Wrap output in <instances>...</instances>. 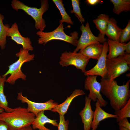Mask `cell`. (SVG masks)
<instances>
[{
    "instance_id": "1",
    "label": "cell",
    "mask_w": 130,
    "mask_h": 130,
    "mask_svg": "<svg viewBox=\"0 0 130 130\" xmlns=\"http://www.w3.org/2000/svg\"><path fill=\"white\" fill-rule=\"evenodd\" d=\"M130 82L129 79L125 84L119 85L115 80L102 78L101 79V92L109 99L115 111L123 107L130 98Z\"/></svg>"
},
{
    "instance_id": "2",
    "label": "cell",
    "mask_w": 130,
    "mask_h": 130,
    "mask_svg": "<svg viewBox=\"0 0 130 130\" xmlns=\"http://www.w3.org/2000/svg\"><path fill=\"white\" fill-rule=\"evenodd\" d=\"M36 116L27 108L19 106L10 112L0 114V120L4 122L9 129H15L31 125Z\"/></svg>"
},
{
    "instance_id": "3",
    "label": "cell",
    "mask_w": 130,
    "mask_h": 130,
    "mask_svg": "<svg viewBox=\"0 0 130 130\" xmlns=\"http://www.w3.org/2000/svg\"><path fill=\"white\" fill-rule=\"evenodd\" d=\"M41 6L39 8L29 6L18 0H13L11 2V5L16 11L22 10L31 16L35 21V28L43 31L46 25L43 16L48 10L49 4L47 0H41Z\"/></svg>"
},
{
    "instance_id": "4",
    "label": "cell",
    "mask_w": 130,
    "mask_h": 130,
    "mask_svg": "<svg viewBox=\"0 0 130 130\" xmlns=\"http://www.w3.org/2000/svg\"><path fill=\"white\" fill-rule=\"evenodd\" d=\"M29 51L28 50L21 48L19 51L16 53V56L19 58L18 59L8 66V70L2 76L4 77L9 74L10 75L6 79V82L14 84L16 81L18 79L20 78L23 80H26V76L22 71L21 67L24 63L30 62L34 59V54H30Z\"/></svg>"
},
{
    "instance_id": "5",
    "label": "cell",
    "mask_w": 130,
    "mask_h": 130,
    "mask_svg": "<svg viewBox=\"0 0 130 130\" xmlns=\"http://www.w3.org/2000/svg\"><path fill=\"white\" fill-rule=\"evenodd\" d=\"M63 24L61 23L52 31L47 32L38 31L36 33L39 37L38 40V43L45 45L51 40H57L64 41L76 46L78 39V33L76 31L74 32L71 33L70 36L65 32Z\"/></svg>"
},
{
    "instance_id": "6",
    "label": "cell",
    "mask_w": 130,
    "mask_h": 130,
    "mask_svg": "<svg viewBox=\"0 0 130 130\" xmlns=\"http://www.w3.org/2000/svg\"><path fill=\"white\" fill-rule=\"evenodd\" d=\"M106 78L110 80L115 78L130 69V53L125 52L117 58L107 59Z\"/></svg>"
},
{
    "instance_id": "7",
    "label": "cell",
    "mask_w": 130,
    "mask_h": 130,
    "mask_svg": "<svg viewBox=\"0 0 130 130\" xmlns=\"http://www.w3.org/2000/svg\"><path fill=\"white\" fill-rule=\"evenodd\" d=\"M80 29L82 33L81 37L78 40L76 48L73 52H80L87 46L95 44H103L107 41L105 37L99 33L98 36L94 35L90 28L89 25L87 22L84 26L82 24Z\"/></svg>"
},
{
    "instance_id": "8",
    "label": "cell",
    "mask_w": 130,
    "mask_h": 130,
    "mask_svg": "<svg viewBox=\"0 0 130 130\" xmlns=\"http://www.w3.org/2000/svg\"><path fill=\"white\" fill-rule=\"evenodd\" d=\"M89 60L80 52L66 51L61 54L59 63L62 67L73 65L84 73Z\"/></svg>"
},
{
    "instance_id": "9",
    "label": "cell",
    "mask_w": 130,
    "mask_h": 130,
    "mask_svg": "<svg viewBox=\"0 0 130 130\" xmlns=\"http://www.w3.org/2000/svg\"><path fill=\"white\" fill-rule=\"evenodd\" d=\"M97 75H91L87 76L84 82V88L89 91L87 96L94 102L99 101L101 107L106 106L107 101L103 98L101 93V85L100 83L97 80Z\"/></svg>"
},
{
    "instance_id": "10",
    "label": "cell",
    "mask_w": 130,
    "mask_h": 130,
    "mask_svg": "<svg viewBox=\"0 0 130 130\" xmlns=\"http://www.w3.org/2000/svg\"><path fill=\"white\" fill-rule=\"evenodd\" d=\"M17 98L23 103L27 105L28 110L34 114L36 116L40 112L45 110L52 111V109L58 104L51 99L43 103H37L31 101L26 96H23L21 92L18 93Z\"/></svg>"
},
{
    "instance_id": "11",
    "label": "cell",
    "mask_w": 130,
    "mask_h": 130,
    "mask_svg": "<svg viewBox=\"0 0 130 130\" xmlns=\"http://www.w3.org/2000/svg\"><path fill=\"white\" fill-rule=\"evenodd\" d=\"M109 51L108 45L106 41L103 44L102 52L97 64L93 68L84 73L85 76L94 75L100 76L102 78H106L107 55Z\"/></svg>"
},
{
    "instance_id": "12",
    "label": "cell",
    "mask_w": 130,
    "mask_h": 130,
    "mask_svg": "<svg viewBox=\"0 0 130 130\" xmlns=\"http://www.w3.org/2000/svg\"><path fill=\"white\" fill-rule=\"evenodd\" d=\"M6 36L10 37L11 39L17 44L21 45L23 49L31 51L33 50V48L32 46L30 39L27 37H23L21 35L16 22L13 24L11 27L8 26Z\"/></svg>"
},
{
    "instance_id": "13",
    "label": "cell",
    "mask_w": 130,
    "mask_h": 130,
    "mask_svg": "<svg viewBox=\"0 0 130 130\" xmlns=\"http://www.w3.org/2000/svg\"><path fill=\"white\" fill-rule=\"evenodd\" d=\"M84 107L79 113L82 123L84 125V130H90L94 115V111L91 108V100L87 96L85 98Z\"/></svg>"
},
{
    "instance_id": "14",
    "label": "cell",
    "mask_w": 130,
    "mask_h": 130,
    "mask_svg": "<svg viewBox=\"0 0 130 130\" xmlns=\"http://www.w3.org/2000/svg\"><path fill=\"white\" fill-rule=\"evenodd\" d=\"M85 94L84 92L82 90L75 89L69 97H67L64 102L58 104L52 109V111L58 112L59 115L64 116L67 112L69 106L73 100L77 97L84 95Z\"/></svg>"
},
{
    "instance_id": "15",
    "label": "cell",
    "mask_w": 130,
    "mask_h": 130,
    "mask_svg": "<svg viewBox=\"0 0 130 130\" xmlns=\"http://www.w3.org/2000/svg\"><path fill=\"white\" fill-rule=\"evenodd\" d=\"M57 120H53L48 118L44 114V111L39 112L36 116L32 125L33 130H51L45 126L46 124H50L54 126H58V123Z\"/></svg>"
},
{
    "instance_id": "16",
    "label": "cell",
    "mask_w": 130,
    "mask_h": 130,
    "mask_svg": "<svg viewBox=\"0 0 130 130\" xmlns=\"http://www.w3.org/2000/svg\"><path fill=\"white\" fill-rule=\"evenodd\" d=\"M95 106L93 120L91 126L92 129L96 130L99 125L100 122L103 120L108 118H116L117 117V115L108 113L102 109L100 106L98 99L96 103Z\"/></svg>"
},
{
    "instance_id": "17",
    "label": "cell",
    "mask_w": 130,
    "mask_h": 130,
    "mask_svg": "<svg viewBox=\"0 0 130 130\" xmlns=\"http://www.w3.org/2000/svg\"><path fill=\"white\" fill-rule=\"evenodd\" d=\"M107 40L109 48V52L107 55V59L117 58L125 52V43H122L109 39Z\"/></svg>"
},
{
    "instance_id": "18",
    "label": "cell",
    "mask_w": 130,
    "mask_h": 130,
    "mask_svg": "<svg viewBox=\"0 0 130 130\" xmlns=\"http://www.w3.org/2000/svg\"><path fill=\"white\" fill-rule=\"evenodd\" d=\"M116 20L113 18H110L105 32L108 39L119 42L122 29L117 25Z\"/></svg>"
},
{
    "instance_id": "19",
    "label": "cell",
    "mask_w": 130,
    "mask_h": 130,
    "mask_svg": "<svg viewBox=\"0 0 130 130\" xmlns=\"http://www.w3.org/2000/svg\"><path fill=\"white\" fill-rule=\"evenodd\" d=\"M103 48L102 44H93L87 46L79 52L89 59L98 60L102 54Z\"/></svg>"
},
{
    "instance_id": "20",
    "label": "cell",
    "mask_w": 130,
    "mask_h": 130,
    "mask_svg": "<svg viewBox=\"0 0 130 130\" xmlns=\"http://www.w3.org/2000/svg\"><path fill=\"white\" fill-rule=\"evenodd\" d=\"M109 19L108 15L101 14H99L96 18L93 20L96 28L99 30L100 33L104 37L105 35Z\"/></svg>"
},
{
    "instance_id": "21",
    "label": "cell",
    "mask_w": 130,
    "mask_h": 130,
    "mask_svg": "<svg viewBox=\"0 0 130 130\" xmlns=\"http://www.w3.org/2000/svg\"><path fill=\"white\" fill-rule=\"evenodd\" d=\"M113 4V12L119 15L122 12H128L130 10V0H110Z\"/></svg>"
},
{
    "instance_id": "22",
    "label": "cell",
    "mask_w": 130,
    "mask_h": 130,
    "mask_svg": "<svg viewBox=\"0 0 130 130\" xmlns=\"http://www.w3.org/2000/svg\"><path fill=\"white\" fill-rule=\"evenodd\" d=\"M6 80V77H3L0 75V107L5 111L10 112L12 111L13 108L8 106V103L4 92V87Z\"/></svg>"
},
{
    "instance_id": "23",
    "label": "cell",
    "mask_w": 130,
    "mask_h": 130,
    "mask_svg": "<svg viewBox=\"0 0 130 130\" xmlns=\"http://www.w3.org/2000/svg\"><path fill=\"white\" fill-rule=\"evenodd\" d=\"M57 8L59 10L61 16V19L59 20L60 24L66 22L72 25L73 24V22L72 20L71 17L66 13L64 5L62 0H52Z\"/></svg>"
},
{
    "instance_id": "24",
    "label": "cell",
    "mask_w": 130,
    "mask_h": 130,
    "mask_svg": "<svg viewBox=\"0 0 130 130\" xmlns=\"http://www.w3.org/2000/svg\"><path fill=\"white\" fill-rule=\"evenodd\" d=\"M4 16L0 13V47L2 49H4L6 43V34L8 26L4 25L3 20Z\"/></svg>"
},
{
    "instance_id": "25",
    "label": "cell",
    "mask_w": 130,
    "mask_h": 130,
    "mask_svg": "<svg viewBox=\"0 0 130 130\" xmlns=\"http://www.w3.org/2000/svg\"><path fill=\"white\" fill-rule=\"evenodd\" d=\"M115 115L117 116L116 118L117 122L125 118L130 117V98L125 105L119 110L115 111Z\"/></svg>"
},
{
    "instance_id": "26",
    "label": "cell",
    "mask_w": 130,
    "mask_h": 130,
    "mask_svg": "<svg viewBox=\"0 0 130 130\" xmlns=\"http://www.w3.org/2000/svg\"><path fill=\"white\" fill-rule=\"evenodd\" d=\"M73 10L70 11L71 13H74L76 15L82 23L85 22V20L81 13L80 7V0H72Z\"/></svg>"
},
{
    "instance_id": "27",
    "label": "cell",
    "mask_w": 130,
    "mask_h": 130,
    "mask_svg": "<svg viewBox=\"0 0 130 130\" xmlns=\"http://www.w3.org/2000/svg\"><path fill=\"white\" fill-rule=\"evenodd\" d=\"M130 39V21L129 20L126 27L122 29L121 33L119 42L122 43L129 41Z\"/></svg>"
},
{
    "instance_id": "28",
    "label": "cell",
    "mask_w": 130,
    "mask_h": 130,
    "mask_svg": "<svg viewBox=\"0 0 130 130\" xmlns=\"http://www.w3.org/2000/svg\"><path fill=\"white\" fill-rule=\"evenodd\" d=\"M59 121L58 123V130H68L69 121L66 120L64 116L59 115Z\"/></svg>"
},
{
    "instance_id": "29",
    "label": "cell",
    "mask_w": 130,
    "mask_h": 130,
    "mask_svg": "<svg viewBox=\"0 0 130 130\" xmlns=\"http://www.w3.org/2000/svg\"><path fill=\"white\" fill-rule=\"evenodd\" d=\"M120 126L130 130V124L127 118H125L120 121L118 124Z\"/></svg>"
},
{
    "instance_id": "30",
    "label": "cell",
    "mask_w": 130,
    "mask_h": 130,
    "mask_svg": "<svg viewBox=\"0 0 130 130\" xmlns=\"http://www.w3.org/2000/svg\"><path fill=\"white\" fill-rule=\"evenodd\" d=\"M85 2L88 4L91 5H94L97 4H102L103 1L101 0H87Z\"/></svg>"
},
{
    "instance_id": "31",
    "label": "cell",
    "mask_w": 130,
    "mask_h": 130,
    "mask_svg": "<svg viewBox=\"0 0 130 130\" xmlns=\"http://www.w3.org/2000/svg\"><path fill=\"white\" fill-rule=\"evenodd\" d=\"M0 130H9L8 127L3 121L0 120Z\"/></svg>"
},
{
    "instance_id": "32",
    "label": "cell",
    "mask_w": 130,
    "mask_h": 130,
    "mask_svg": "<svg viewBox=\"0 0 130 130\" xmlns=\"http://www.w3.org/2000/svg\"><path fill=\"white\" fill-rule=\"evenodd\" d=\"M9 130H34L31 125L26 126L21 128L15 129H12L8 128Z\"/></svg>"
},
{
    "instance_id": "33",
    "label": "cell",
    "mask_w": 130,
    "mask_h": 130,
    "mask_svg": "<svg viewBox=\"0 0 130 130\" xmlns=\"http://www.w3.org/2000/svg\"><path fill=\"white\" fill-rule=\"evenodd\" d=\"M125 52L130 53V42L129 41L127 43L125 44Z\"/></svg>"
},
{
    "instance_id": "34",
    "label": "cell",
    "mask_w": 130,
    "mask_h": 130,
    "mask_svg": "<svg viewBox=\"0 0 130 130\" xmlns=\"http://www.w3.org/2000/svg\"><path fill=\"white\" fill-rule=\"evenodd\" d=\"M119 130H129L125 128L120 126L119 127Z\"/></svg>"
},
{
    "instance_id": "35",
    "label": "cell",
    "mask_w": 130,
    "mask_h": 130,
    "mask_svg": "<svg viewBox=\"0 0 130 130\" xmlns=\"http://www.w3.org/2000/svg\"><path fill=\"white\" fill-rule=\"evenodd\" d=\"M4 111V110L3 109L0 107V114Z\"/></svg>"
},
{
    "instance_id": "36",
    "label": "cell",
    "mask_w": 130,
    "mask_h": 130,
    "mask_svg": "<svg viewBox=\"0 0 130 130\" xmlns=\"http://www.w3.org/2000/svg\"><path fill=\"white\" fill-rule=\"evenodd\" d=\"M92 130H94V129H92Z\"/></svg>"
}]
</instances>
